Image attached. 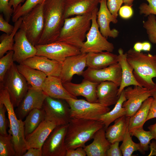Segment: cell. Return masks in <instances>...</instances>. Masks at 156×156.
<instances>
[{
  "instance_id": "6da1fadb",
  "label": "cell",
  "mask_w": 156,
  "mask_h": 156,
  "mask_svg": "<svg viewBox=\"0 0 156 156\" xmlns=\"http://www.w3.org/2000/svg\"><path fill=\"white\" fill-rule=\"evenodd\" d=\"M65 0H45L44 6V27L38 44L57 41L64 24Z\"/></svg>"
},
{
  "instance_id": "7a4b0ae2",
  "label": "cell",
  "mask_w": 156,
  "mask_h": 156,
  "mask_svg": "<svg viewBox=\"0 0 156 156\" xmlns=\"http://www.w3.org/2000/svg\"><path fill=\"white\" fill-rule=\"evenodd\" d=\"M128 62L133 67L134 76L142 87L152 89L156 78V54L137 52L131 48L126 52Z\"/></svg>"
},
{
  "instance_id": "3957f363",
  "label": "cell",
  "mask_w": 156,
  "mask_h": 156,
  "mask_svg": "<svg viewBox=\"0 0 156 156\" xmlns=\"http://www.w3.org/2000/svg\"><path fill=\"white\" fill-rule=\"evenodd\" d=\"M104 127L99 120L71 118L68 124L65 139L67 149L83 148L87 142L93 139L95 133Z\"/></svg>"
},
{
  "instance_id": "277c9868",
  "label": "cell",
  "mask_w": 156,
  "mask_h": 156,
  "mask_svg": "<svg viewBox=\"0 0 156 156\" xmlns=\"http://www.w3.org/2000/svg\"><path fill=\"white\" fill-rule=\"evenodd\" d=\"M92 17V13H90L65 18L57 41L63 42L80 49L90 29Z\"/></svg>"
},
{
  "instance_id": "5b68a950",
  "label": "cell",
  "mask_w": 156,
  "mask_h": 156,
  "mask_svg": "<svg viewBox=\"0 0 156 156\" xmlns=\"http://www.w3.org/2000/svg\"><path fill=\"white\" fill-rule=\"evenodd\" d=\"M0 103L5 106L9 122V133L12 136L16 156H23L28 148L24 135V122L17 117L9 94L5 88H0Z\"/></svg>"
},
{
  "instance_id": "8992f818",
  "label": "cell",
  "mask_w": 156,
  "mask_h": 156,
  "mask_svg": "<svg viewBox=\"0 0 156 156\" xmlns=\"http://www.w3.org/2000/svg\"><path fill=\"white\" fill-rule=\"evenodd\" d=\"M29 86L14 63L6 73L0 84V88L5 89L8 92L14 107L18 106L27 93Z\"/></svg>"
},
{
  "instance_id": "52a82bcc",
  "label": "cell",
  "mask_w": 156,
  "mask_h": 156,
  "mask_svg": "<svg viewBox=\"0 0 156 156\" xmlns=\"http://www.w3.org/2000/svg\"><path fill=\"white\" fill-rule=\"evenodd\" d=\"M45 1L23 16L20 27L25 32L28 39L34 46L38 44L44 28V6Z\"/></svg>"
},
{
  "instance_id": "ba28073f",
  "label": "cell",
  "mask_w": 156,
  "mask_h": 156,
  "mask_svg": "<svg viewBox=\"0 0 156 156\" xmlns=\"http://www.w3.org/2000/svg\"><path fill=\"white\" fill-rule=\"evenodd\" d=\"M98 8L92 13L91 25L86 35V40L80 49L81 53H99L104 51L112 52L114 49V44L109 42L101 34L97 22Z\"/></svg>"
},
{
  "instance_id": "9c48e42d",
  "label": "cell",
  "mask_w": 156,
  "mask_h": 156,
  "mask_svg": "<svg viewBox=\"0 0 156 156\" xmlns=\"http://www.w3.org/2000/svg\"><path fill=\"white\" fill-rule=\"evenodd\" d=\"M70 110L71 118L99 120L101 116L110 109L99 102L93 103L83 99L66 100Z\"/></svg>"
},
{
  "instance_id": "30bf717a",
  "label": "cell",
  "mask_w": 156,
  "mask_h": 156,
  "mask_svg": "<svg viewBox=\"0 0 156 156\" xmlns=\"http://www.w3.org/2000/svg\"><path fill=\"white\" fill-rule=\"evenodd\" d=\"M42 108L45 119L54 122L57 126L68 124L71 118L70 108L66 100L47 96Z\"/></svg>"
},
{
  "instance_id": "8fae6325",
  "label": "cell",
  "mask_w": 156,
  "mask_h": 156,
  "mask_svg": "<svg viewBox=\"0 0 156 156\" xmlns=\"http://www.w3.org/2000/svg\"><path fill=\"white\" fill-rule=\"evenodd\" d=\"M35 47L37 51L36 55L44 56L61 62L68 57L81 53L80 49L62 41L38 44Z\"/></svg>"
},
{
  "instance_id": "7c38bea8",
  "label": "cell",
  "mask_w": 156,
  "mask_h": 156,
  "mask_svg": "<svg viewBox=\"0 0 156 156\" xmlns=\"http://www.w3.org/2000/svg\"><path fill=\"white\" fill-rule=\"evenodd\" d=\"M68 124L57 126L53 130L43 145L42 156H66L65 139Z\"/></svg>"
},
{
  "instance_id": "4fadbf2b",
  "label": "cell",
  "mask_w": 156,
  "mask_h": 156,
  "mask_svg": "<svg viewBox=\"0 0 156 156\" xmlns=\"http://www.w3.org/2000/svg\"><path fill=\"white\" fill-rule=\"evenodd\" d=\"M82 76L84 79L99 83L104 81H111L119 87L122 80L121 68L118 62L100 69L88 68Z\"/></svg>"
},
{
  "instance_id": "5bb4252c",
  "label": "cell",
  "mask_w": 156,
  "mask_h": 156,
  "mask_svg": "<svg viewBox=\"0 0 156 156\" xmlns=\"http://www.w3.org/2000/svg\"><path fill=\"white\" fill-rule=\"evenodd\" d=\"M47 96L42 90L29 85L27 93L15 111L17 118L23 120L33 109L42 108Z\"/></svg>"
},
{
  "instance_id": "9a60e30c",
  "label": "cell",
  "mask_w": 156,
  "mask_h": 156,
  "mask_svg": "<svg viewBox=\"0 0 156 156\" xmlns=\"http://www.w3.org/2000/svg\"><path fill=\"white\" fill-rule=\"evenodd\" d=\"M126 100L123 103L122 107L126 112V116L130 117L140 108L143 102L151 96V90L139 86L134 87H127L124 89Z\"/></svg>"
},
{
  "instance_id": "2e32d148",
  "label": "cell",
  "mask_w": 156,
  "mask_h": 156,
  "mask_svg": "<svg viewBox=\"0 0 156 156\" xmlns=\"http://www.w3.org/2000/svg\"><path fill=\"white\" fill-rule=\"evenodd\" d=\"M87 53L79 54L66 57L62 63L59 77L63 83L70 82L75 75L82 76L86 66Z\"/></svg>"
},
{
  "instance_id": "e0dca14e",
  "label": "cell",
  "mask_w": 156,
  "mask_h": 156,
  "mask_svg": "<svg viewBox=\"0 0 156 156\" xmlns=\"http://www.w3.org/2000/svg\"><path fill=\"white\" fill-rule=\"evenodd\" d=\"M13 60L19 64L36 55L37 51L27 38L25 32L19 28L14 37Z\"/></svg>"
},
{
  "instance_id": "ac0fdd59",
  "label": "cell",
  "mask_w": 156,
  "mask_h": 156,
  "mask_svg": "<svg viewBox=\"0 0 156 156\" xmlns=\"http://www.w3.org/2000/svg\"><path fill=\"white\" fill-rule=\"evenodd\" d=\"M62 63L44 56L36 55L26 60L21 64L41 71L47 76L59 77Z\"/></svg>"
},
{
  "instance_id": "d6986e66",
  "label": "cell",
  "mask_w": 156,
  "mask_h": 156,
  "mask_svg": "<svg viewBox=\"0 0 156 156\" xmlns=\"http://www.w3.org/2000/svg\"><path fill=\"white\" fill-rule=\"evenodd\" d=\"M99 83L84 79L80 83L70 82L63 83L64 87L70 94L77 97L81 96L89 102H98L97 87Z\"/></svg>"
},
{
  "instance_id": "ffe728a7",
  "label": "cell",
  "mask_w": 156,
  "mask_h": 156,
  "mask_svg": "<svg viewBox=\"0 0 156 156\" xmlns=\"http://www.w3.org/2000/svg\"><path fill=\"white\" fill-rule=\"evenodd\" d=\"M100 8L97 13V22L102 35L107 38L117 37L119 32L116 29H111L109 24L111 22L114 24L118 22L109 10L107 5V0H101Z\"/></svg>"
},
{
  "instance_id": "44dd1931",
  "label": "cell",
  "mask_w": 156,
  "mask_h": 156,
  "mask_svg": "<svg viewBox=\"0 0 156 156\" xmlns=\"http://www.w3.org/2000/svg\"><path fill=\"white\" fill-rule=\"evenodd\" d=\"M57 126L54 122L44 119L31 133L25 138L28 148L42 149L49 136Z\"/></svg>"
},
{
  "instance_id": "7402d4cb",
  "label": "cell",
  "mask_w": 156,
  "mask_h": 156,
  "mask_svg": "<svg viewBox=\"0 0 156 156\" xmlns=\"http://www.w3.org/2000/svg\"><path fill=\"white\" fill-rule=\"evenodd\" d=\"M101 0H65V18L72 16L92 13L100 3Z\"/></svg>"
},
{
  "instance_id": "603a6c76",
  "label": "cell",
  "mask_w": 156,
  "mask_h": 156,
  "mask_svg": "<svg viewBox=\"0 0 156 156\" xmlns=\"http://www.w3.org/2000/svg\"><path fill=\"white\" fill-rule=\"evenodd\" d=\"M42 90L47 96L53 98L66 100L77 99L67 91L59 77L47 76Z\"/></svg>"
},
{
  "instance_id": "cb8c5ba5",
  "label": "cell",
  "mask_w": 156,
  "mask_h": 156,
  "mask_svg": "<svg viewBox=\"0 0 156 156\" xmlns=\"http://www.w3.org/2000/svg\"><path fill=\"white\" fill-rule=\"evenodd\" d=\"M118 87L111 81H104L99 83L96 90L98 102L108 107L115 105L119 97Z\"/></svg>"
},
{
  "instance_id": "d4e9b609",
  "label": "cell",
  "mask_w": 156,
  "mask_h": 156,
  "mask_svg": "<svg viewBox=\"0 0 156 156\" xmlns=\"http://www.w3.org/2000/svg\"><path fill=\"white\" fill-rule=\"evenodd\" d=\"M118 62L120 66L122 71L121 81L118 88V95L120 96L122 91L126 87L131 85L142 86L134 76L133 68L127 60L126 52L124 53L121 48L118 49Z\"/></svg>"
},
{
  "instance_id": "484cf974",
  "label": "cell",
  "mask_w": 156,
  "mask_h": 156,
  "mask_svg": "<svg viewBox=\"0 0 156 156\" xmlns=\"http://www.w3.org/2000/svg\"><path fill=\"white\" fill-rule=\"evenodd\" d=\"M93 142L85 146L83 148L88 156H106V152L111 143L105 136L104 127L97 131L94 134Z\"/></svg>"
},
{
  "instance_id": "4316f807",
  "label": "cell",
  "mask_w": 156,
  "mask_h": 156,
  "mask_svg": "<svg viewBox=\"0 0 156 156\" xmlns=\"http://www.w3.org/2000/svg\"><path fill=\"white\" fill-rule=\"evenodd\" d=\"M118 62V55L106 51L87 53L86 66L95 69L103 68Z\"/></svg>"
},
{
  "instance_id": "83f0119b",
  "label": "cell",
  "mask_w": 156,
  "mask_h": 156,
  "mask_svg": "<svg viewBox=\"0 0 156 156\" xmlns=\"http://www.w3.org/2000/svg\"><path fill=\"white\" fill-rule=\"evenodd\" d=\"M129 118L125 115L120 117L106 129V137L111 144L123 141L128 130Z\"/></svg>"
},
{
  "instance_id": "f1b7e54d",
  "label": "cell",
  "mask_w": 156,
  "mask_h": 156,
  "mask_svg": "<svg viewBox=\"0 0 156 156\" xmlns=\"http://www.w3.org/2000/svg\"><path fill=\"white\" fill-rule=\"evenodd\" d=\"M19 72L24 77L32 87L42 90V85L47 77L44 73L22 64L17 65Z\"/></svg>"
},
{
  "instance_id": "f546056e",
  "label": "cell",
  "mask_w": 156,
  "mask_h": 156,
  "mask_svg": "<svg viewBox=\"0 0 156 156\" xmlns=\"http://www.w3.org/2000/svg\"><path fill=\"white\" fill-rule=\"evenodd\" d=\"M153 98L151 96L143 103L138 110L129 117L128 130L131 132L138 128L143 127L146 122Z\"/></svg>"
},
{
  "instance_id": "4dcf8cb0",
  "label": "cell",
  "mask_w": 156,
  "mask_h": 156,
  "mask_svg": "<svg viewBox=\"0 0 156 156\" xmlns=\"http://www.w3.org/2000/svg\"><path fill=\"white\" fill-rule=\"evenodd\" d=\"M124 90L120 94L119 98L113 109L100 117L99 120L103 124L104 128L105 130L110 124L116 120L126 115V110L122 107L123 103L126 100Z\"/></svg>"
},
{
  "instance_id": "1f68e13d",
  "label": "cell",
  "mask_w": 156,
  "mask_h": 156,
  "mask_svg": "<svg viewBox=\"0 0 156 156\" xmlns=\"http://www.w3.org/2000/svg\"><path fill=\"white\" fill-rule=\"evenodd\" d=\"M45 112L42 108L31 110L25 117L24 122L25 138L31 133L45 119Z\"/></svg>"
},
{
  "instance_id": "d6a6232c",
  "label": "cell",
  "mask_w": 156,
  "mask_h": 156,
  "mask_svg": "<svg viewBox=\"0 0 156 156\" xmlns=\"http://www.w3.org/2000/svg\"><path fill=\"white\" fill-rule=\"evenodd\" d=\"M23 17L20 18L14 23V29L10 34H3L0 37V58L8 51L13 50L14 37L19 29L23 20Z\"/></svg>"
},
{
  "instance_id": "836d02e7",
  "label": "cell",
  "mask_w": 156,
  "mask_h": 156,
  "mask_svg": "<svg viewBox=\"0 0 156 156\" xmlns=\"http://www.w3.org/2000/svg\"><path fill=\"white\" fill-rule=\"evenodd\" d=\"M132 136L136 137L140 142V152L143 154L148 151L149 148L150 141L154 139L153 136L150 131L144 130L143 127L135 129L130 132Z\"/></svg>"
},
{
  "instance_id": "e575fe53",
  "label": "cell",
  "mask_w": 156,
  "mask_h": 156,
  "mask_svg": "<svg viewBox=\"0 0 156 156\" xmlns=\"http://www.w3.org/2000/svg\"><path fill=\"white\" fill-rule=\"evenodd\" d=\"M45 0H26L23 4H20L13 12L12 16V21L15 23L20 18L23 16Z\"/></svg>"
},
{
  "instance_id": "d590c367",
  "label": "cell",
  "mask_w": 156,
  "mask_h": 156,
  "mask_svg": "<svg viewBox=\"0 0 156 156\" xmlns=\"http://www.w3.org/2000/svg\"><path fill=\"white\" fill-rule=\"evenodd\" d=\"M0 156H16L12 135H0Z\"/></svg>"
},
{
  "instance_id": "8d00e7d4",
  "label": "cell",
  "mask_w": 156,
  "mask_h": 156,
  "mask_svg": "<svg viewBox=\"0 0 156 156\" xmlns=\"http://www.w3.org/2000/svg\"><path fill=\"white\" fill-rule=\"evenodd\" d=\"M130 132L127 131L120 148L123 156H131L135 151L140 150V143L134 142Z\"/></svg>"
},
{
  "instance_id": "74e56055",
  "label": "cell",
  "mask_w": 156,
  "mask_h": 156,
  "mask_svg": "<svg viewBox=\"0 0 156 156\" xmlns=\"http://www.w3.org/2000/svg\"><path fill=\"white\" fill-rule=\"evenodd\" d=\"M143 27L146 30L148 39L152 43L155 45L156 48V17L150 14L147 20L144 21Z\"/></svg>"
},
{
  "instance_id": "f35d334b",
  "label": "cell",
  "mask_w": 156,
  "mask_h": 156,
  "mask_svg": "<svg viewBox=\"0 0 156 156\" xmlns=\"http://www.w3.org/2000/svg\"><path fill=\"white\" fill-rule=\"evenodd\" d=\"M14 51L8 52L0 59V81H3L5 75L14 63L13 60Z\"/></svg>"
},
{
  "instance_id": "ab89813d",
  "label": "cell",
  "mask_w": 156,
  "mask_h": 156,
  "mask_svg": "<svg viewBox=\"0 0 156 156\" xmlns=\"http://www.w3.org/2000/svg\"><path fill=\"white\" fill-rule=\"evenodd\" d=\"M148 4L143 3L139 7V13L143 14L145 16H148L150 14L156 15V0H146Z\"/></svg>"
},
{
  "instance_id": "60d3db41",
  "label": "cell",
  "mask_w": 156,
  "mask_h": 156,
  "mask_svg": "<svg viewBox=\"0 0 156 156\" xmlns=\"http://www.w3.org/2000/svg\"><path fill=\"white\" fill-rule=\"evenodd\" d=\"M10 0H0V11L3 15L5 20L8 22L10 21L13 12V9L9 4Z\"/></svg>"
},
{
  "instance_id": "b9f144b4",
  "label": "cell",
  "mask_w": 156,
  "mask_h": 156,
  "mask_svg": "<svg viewBox=\"0 0 156 156\" xmlns=\"http://www.w3.org/2000/svg\"><path fill=\"white\" fill-rule=\"evenodd\" d=\"M7 110L5 106L0 103V135L8 134L7 132L8 122L5 113Z\"/></svg>"
},
{
  "instance_id": "7bdbcfd3",
  "label": "cell",
  "mask_w": 156,
  "mask_h": 156,
  "mask_svg": "<svg viewBox=\"0 0 156 156\" xmlns=\"http://www.w3.org/2000/svg\"><path fill=\"white\" fill-rule=\"evenodd\" d=\"M123 3V0H107V5L109 10L116 18H117L118 12Z\"/></svg>"
},
{
  "instance_id": "ee69618b",
  "label": "cell",
  "mask_w": 156,
  "mask_h": 156,
  "mask_svg": "<svg viewBox=\"0 0 156 156\" xmlns=\"http://www.w3.org/2000/svg\"><path fill=\"white\" fill-rule=\"evenodd\" d=\"M119 142H116L111 143L107 150L106 156H122V154L119 147Z\"/></svg>"
},
{
  "instance_id": "f6af8a7d",
  "label": "cell",
  "mask_w": 156,
  "mask_h": 156,
  "mask_svg": "<svg viewBox=\"0 0 156 156\" xmlns=\"http://www.w3.org/2000/svg\"><path fill=\"white\" fill-rule=\"evenodd\" d=\"M14 26L9 23L5 19L3 14L0 15V30L8 34H11L13 31Z\"/></svg>"
},
{
  "instance_id": "bcb514c9",
  "label": "cell",
  "mask_w": 156,
  "mask_h": 156,
  "mask_svg": "<svg viewBox=\"0 0 156 156\" xmlns=\"http://www.w3.org/2000/svg\"><path fill=\"white\" fill-rule=\"evenodd\" d=\"M120 16L124 19H128L131 18L133 14L132 6L125 5L121 7L118 11Z\"/></svg>"
},
{
  "instance_id": "7dc6e473",
  "label": "cell",
  "mask_w": 156,
  "mask_h": 156,
  "mask_svg": "<svg viewBox=\"0 0 156 156\" xmlns=\"http://www.w3.org/2000/svg\"><path fill=\"white\" fill-rule=\"evenodd\" d=\"M86 155L83 148L79 147L75 149H67L66 156H86Z\"/></svg>"
},
{
  "instance_id": "c3c4849f",
  "label": "cell",
  "mask_w": 156,
  "mask_h": 156,
  "mask_svg": "<svg viewBox=\"0 0 156 156\" xmlns=\"http://www.w3.org/2000/svg\"><path fill=\"white\" fill-rule=\"evenodd\" d=\"M42 149L29 148L23 156H42Z\"/></svg>"
},
{
  "instance_id": "681fc988",
  "label": "cell",
  "mask_w": 156,
  "mask_h": 156,
  "mask_svg": "<svg viewBox=\"0 0 156 156\" xmlns=\"http://www.w3.org/2000/svg\"><path fill=\"white\" fill-rule=\"evenodd\" d=\"M154 118H156V98H153L146 121Z\"/></svg>"
},
{
  "instance_id": "f907efd6",
  "label": "cell",
  "mask_w": 156,
  "mask_h": 156,
  "mask_svg": "<svg viewBox=\"0 0 156 156\" xmlns=\"http://www.w3.org/2000/svg\"><path fill=\"white\" fill-rule=\"evenodd\" d=\"M25 0H10V6L13 9V12L16 10L18 6Z\"/></svg>"
},
{
  "instance_id": "816d5d0a",
  "label": "cell",
  "mask_w": 156,
  "mask_h": 156,
  "mask_svg": "<svg viewBox=\"0 0 156 156\" xmlns=\"http://www.w3.org/2000/svg\"><path fill=\"white\" fill-rule=\"evenodd\" d=\"M150 152L148 156H156V142L153 141L150 144Z\"/></svg>"
},
{
  "instance_id": "f5cc1de1",
  "label": "cell",
  "mask_w": 156,
  "mask_h": 156,
  "mask_svg": "<svg viewBox=\"0 0 156 156\" xmlns=\"http://www.w3.org/2000/svg\"><path fill=\"white\" fill-rule=\"evenodd\" d=\"M151 48V44L148 42L145 41L142 42V51H150Z\"/></svg>"
},
{
  "instance_id": "db71d44e",
  "label": "cell",
  "mask_w": 156,
  "mask_h": 156,
  "mask_svg": "<svg viewBox=\"0 0 156 156\" xmlns=\"http://www.w3.org/2000/svg\"><path fill=\"white\" fill-rule=\"evenodd\" d=\"M148 129L152 133L154 139H155L156 142V123L153 125L149 126L148 127Z\"/></svg>"
},
{
  "instance_id": "11a10c76",
  "label": "cell",
  "mask_w": 156,
  "mask_h": 156,
  "mask_svg": "<svg viewBox=\"0 0 156 156\" xmlns=\"http://www.w3.org/2000/svg\"><path fill=\"white\" fill-rule=\"evenodd\" d=\"M133 49L137 52H141L142 51V42H136L134 45Z\"/></svg>"
},
{
  "instance_id": "9f6ffc18",
  "label": "cell",
  "mask_w": 156,
  "mask_h": 156,
  "mask_svg": "<svg viewBox=\"0 0 156 156\" xmlns=\"http://www.w3.org/2000/svg\"><path fill=\"white\" fill-rule=\"evenodd\" d=\"M151 90V96L153 98H156V83L153 88Z\"/></svg>"
},
{
  "instance_id": "6f0895ef",
  "label": "cell",
  "mask_w": 156,
  "mask_h": 156,
  "mask_svg": "<svg viewBox=\"0 0 156 156\" xmlns=\"http://www.w3.org/2000/svg\"><path fill=\"white\" fill-rule=\"evenodd\" d=\"M134 0H123V3L125 5L132 6Z\"/></svg>"
}]
</instances>
